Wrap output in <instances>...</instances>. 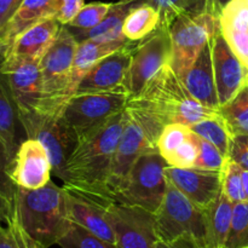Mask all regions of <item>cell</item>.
<instances>
[{"label": "cell", "mask_w": 248, "mask_h": 248, "mask_svg": "<svg viewBox=\"0 0 248 248\" xmlns=\"http://www.w3.org/2000/svg\"><path fill=\"white\" fill-rule=\"evenodd\" d=\"M84 5V0H53L52 17L62 26H67L79 14Z\"/></svg>", "instance_id": "39"}, {"label": "cell", "mask_w": 248, "mask_h": 248, "mask_svg": "<svg viewBox=\"0 0 248 248\" xmlns=\"http://www.w3.org/2000/svg\"><path fill=\"white\" fill-rule=\"evenodd\" d=\"M248 246V201L234 203L232 228L225 248Z\"/></svg>", "instance_id": "35"}, {"label": "cell", "mask_w": 248, "mask_h": 248, "mask_svg": "<svg viewBox=\"0 0 248 248\" xmlns=\"http://www.w3.org/2000/svg\"><path fill=\"white\" fill-rule=\"evenodd\" d=\"M1 62L2 51L0 50V143L11 162L21 143L18 138V126L22 127V125L9 82L1 72Z\"/></svg>", "instance_id": "21"}, {"label": "cell", "mask_w": 248, "mask_h": 248, "mask_svg": "<svg viewBox=\"0 0 248 248\" xmlns=\"http://www.w3.org/2000/svg\"><path fill=\"white\" fill-rule=\"evenodd\" d=\"M220 31L219 17L213 14L182 15L170 26L172 44L171 67L183 77L195 63L211 39Z\"/></svg>", "instance_id": "7"}, {"label": "cell", "mask_w": 248, "mask_h": 248, "mask_svg": "<svg viewBox=\"0 0 248 248\" xmlns=\"http://www.w3.org/2000/svg\"><path fill=\"white\" fill-rule=\"evenodd\" d=\"M150 150H157L140 121L125 108V125L114 155L109 188L118 203V195L138 157Z\"/></svg>", "instance_id": "13"}, {"label": "cell", "mask_w": 248, "mask_h": 248, "mask_svg": "<svg viewBox=\"0 0 248 248\" xmlns=\"http://www.w3.org/2000/svg\"><path fill=\"white\" fill-rule=\"evenodd\" d=\"M78 45L72 31L67 26L61 27L57 38L39 63L43 77V102L38 113L62 115Z\"/></svg>", "instance_id": "4"}, {"label": "cell", "mask_w": 248, "mask_h": 248, "mask_svg": "<svg viewBox=\"0 0 248 248\" xmlns=\"http://www.w3.org/2000/svg\"><path fill=\"white\" fill-rule=\"evenodd\" d=\"M234 202L220 191L219 196L203 210L206 228V248H225L232 228Z\"/></svg>", "instance_id": "23"}, {"label": "cell", "mask_w": 248, "mask_h": 248, "mask_svg": "<svg viewBox=\"0 0 248 248\" xmlns=\"http://www.w3.org/2000/svg\"><path fill=\"white\" fill-rule=\"evenodd\" d=\"M16 186L39 189L51 181L52 165L46 148L34 138L21 140L7 170Z\"/></svg>", "instance_id": "14"}, {"label": "cell", "mask_w": 248, "mask_h": 248, "mask_svg": "<svg viewBox=\"0 0 248 248\" xmlns=\"http://www.w3.org/2000/svg\"><path fill=\"white\" fill-rule=\"evenodd\" d=\"M222 190L234 203L246 201L241 167L230 159H228L227 165L222 170Z\"/></svg>", "instance_id": "36"}, {"label": "cell", "mask_w": 248, "mask_h": 248, "mask_svg": "<svg viewBox=\"0 0 248 248\" xmlns=\"http://www.w3.org/2000/svg\"><path fill=\"white\" fill-rule=\"evenodd\" d=\"M191 128L182 124H171L165 126L159 136L156 149L165 160L169 159L176 149H178L191 135Z\"/></svg>", "instance_id": "33"}, {"label": "cell", "mask_w": 248, "mask_h": 248, "mask_svg": "<svg viewBox=\"0 0 248 248\" xmlns=\"http://www.w3.org/2000/svg\"><path fill=\"white\" fill-rule=\"evenodd\" d=\"M172 44L170 28L157 27L136 45L125 80L128 98L142 91L164 65L171 63Z\"/></svg>", "instance_id": "9"}, {"label": "cell", "mask_w": 248, "mask_h": 248, "mask_svg": "<svg viewBox=\"0 0 248 248\" xmlns=\"http://www.w3.org/2000/svg\"><path fill=\"white\" fill-rule=\"evenodd\" d=\"M126 110L140 121L155 147L165 126L182 124L191 127L199 121L219 114L202 106L189 93L170 63L159 70L137 96L127 99Z\"/></svg>", "instance_id": "2"}, {"label": "cell", "mask_w": 248, "mask_h": 248, "mask_svg": "<svg viewBox=\"0 0 248 248\" xmlns=\"http://www.w3.org/2000/svg\"><path fill=\"white\" fill-rule=\"evenodd\" d=\"M229 159L248 171V136H232L229 147Z\"/></svg>", "instance_id": "40"}, {"label": "cell", "mask_w": 248, "mask_h": 248, "mask_svg": "<svg viewBox=\"0 0 248 248\" xmlns=\"http://www.w3.org/2000/svg\"><path fill=\"white\" fill-rule=\"evenodd\" d=\"M167 166L169 164L157 150L140 155L119 191L118 203L140 206L156 212L166 194Z\"/></svg>", "instance_id": "5"}, {"label": "cell", "mask_w": 248, "mask_h": 248, "mask_svg": "<svg viewBox=\"0 0 248 248\" xmlns=\"http://www.w3.org/2000/svg\"><path fill=\"white\" fill-rule=\"evenodd\" d=\"M166 177L196 207L206 210L222 191V171L167 166Z\"/></svg>", "instance_id": "17"}, {"label": "cell", "mask_w": 248, "mask_h": 248, "mask_svg": "<svg viewBox=\"0 0 248 248\" xmlns=\"http://www.w3.org/2000/svg\"><path fill=\"white\" fill-rule=\"evenodd\" d=\"M0 248H43L23 229L15 207L9 222L0 225Z\"/></svg>", "instance_id": "32"}, {"label": "cell", "mask_w": 248, "mask_h": 248, "mask_svg": "<svg viewBox=\"0 0 248 248\" xmlns=\"http://www.w3.org/2000/svg\"><path fill=\"white\" fill-rule=\"evenodd\" d=\"M155 224L159 240L173 242L179 239H191L206 247L203 211L196 207L170 181L164 200L155 212Z\"/></svg>", "instance_id": "6"}, {"label": "cell", "mask_w": 248, "mask_h": 248, "mask_svg": "<svg viewBox=\"0 0 248 248\" xmlns=\"http://www.w3.org/2000/svg\"><path fill=\"white\" fill-rule=\"evenodd\" d=\"M125 125V110L78 137L58 178L68 194L106 210L116 203L109 181Z\"/></svg>", "instance_id": "1"}, {"label": "cell", "mask_w": 248, "mask_h": 248, "mask_svg": "<svg viewBox=\"0 0 248 248\" xmlns=\"http://www.w3.org/2000/svg\"><path fill=\"white\" fill-rule=\"evenodd\" d=\"M247 84H248V79H247Z\"/></svg>", "instance_id": "48"}, {"label": "cell", "mask_w": 248, "mask_h": 248, "mask_svg": "<svg viewBox=\"0 0 248 248\" xmlns=\"http://www.w3.org/2000/svg\"><path fill=\"white\" fill-rule=\"evenodd\" d=\"M241 177H242V184H244L245 195H246V201H248V171L241 169Z\"/></svg>", "instance_id": "45"}, {"label": "cell", "mask_w": 248, "mask_h": 248, "mask_svg": "<svg viewBox=\"0 0 248 248\" xmlns=\"http://www.w3.org/2000/svg\"><path fill=\"white\" fill-rule=\"evenodd\" d=\"M137 0H120L111 4L110 10L104 17L103 21L94 28L90 31H80L70 29L77 38L78 43L82 40H94L102 43H111V41H130L124 36L123 26L126 16Z\"/></svg>", "instance_id": "24"}, {"label": "cell", "mask_w": 248, "mask_h": 248, "mask_svg": "<svg viewBox=\"0 0 248 248\" xmlns=\"http://www.w3.org/2000/svg\"><path fill=\"white\" fill-rule=\"evenodd\" d=\"M106 217L115 236L118 248H154L159 241L155 213L126 203H111Z\"/></svg>", "instance_id": "11"}, {"label": "cell", "mask_w": 248, "mask_h": 248, "mask_svg": "<svg viewBox=\"0 0 248 248\" xmlns=\"http://www.w3.org/2000/svg\"><path fill=\"white\" fill-rule=\"evenodd\" d=\"M242 248H248V246L247 247H242Z\"/></svg>", "instance_id": "47"}, {"label": "cell", "mask_w": 248, "mask_h": 248, "mask_svg": "<svg viewBox=\"0 0 248 248\" xmlns=\"http://www.w3.org/2000/svg\"><path fill=\"white\" fill-rule=\"evenodd\" d=\"M190 128L193 130V132H195L196 135L200 136L207 142L212 143L225 156L229 157L230 140H232V136L219 114L217 116H213V118L199 121Z\"/></svg>", "instance_id": "30"}, {"label": "cell", "mask_w": 248, "mask_h": 248, "mask_svg": "<svg viewBox=\"0 0 248 248\" xmlns=\"http://www.w3.org/2000/svg\"><path fill=\"white\" fill-rule=\"evenodd\" d=\"M149 4L160 14V26L170 28L172 22L182 15H217L216 0H137V4ZM219 17V16H218Z\"/></svg>", "instance_id": "27"}, {"label": "cell", "mask_w": 248, "mask_h": 248, "mask_svg": "<svg viewBox=\"0 0 248 248\" xmlns=\"http://www.w3.org/2000/svg\"><path fill=\"white\" fill-rule=\"evenodd\" d=\"M113 2H90L84 5L79 14L67 24L68 28L74 31H90L98 26L110 10Z\"/></svg>", "instance_id": "34"}, {"label": "cell", "mask_w": 248, "mask_h": 248, "mask_svg": "<svg viewBox=\"0 0 248 248\" xmlns=\"http://www.w3.org/2000/svg\"><path fill=\"white\" fill-rule=\"evenodd\" d=\"M68 215L72 222L81 225L104 241L115 245V236L106 217V210L68 194Z\"/></svg>", "instance_id": "26"}, {"label": "cell", "mask_w": 248, "mask_h": 248, "mask_svg": "<svg viewBox=\"0 0 248 248\" xmlns=\"http://www.w3.org/2000/svg\"><path fill=\"white\" fill-rule=\"evenodd\" d=\"M9 157L4 147L0 143V195L5 196L10 201H14L15 193H16V186L10 179L7 170H9Z\"/></svg>", "instance_id": "41"}, {"label": "cell", "mask_w": 248, "mask_h": 248, "mask_svg": "<svg viewBox=\"0 0 248 248\" xmlns=\"http://www.w3.org/2000/svg\"><path fill=\"white\" fill-rule=\"evenodd\" d=\"M193 131V130H191ZM199 136L191 132L190 137L173 152V154L166 160L170 166L179 167V169H189L194 167L199 155Z\"/></svg>", "instance_id": "38"}, {"label": "cell", "mask_w": 248, "mask_h": 248, "mask_svg": "<svg viewBox=\"0 0 248 248\" xmlns=\"http://www.w3.org/2000/svg\"><path fill=\"white\" fill-rule=\"evenodd\" d=\"M220 33L248 68V0H230L219 14Z\"/></svg>", "instance_id": "20"}, {"label": "cell", "mask_w": 248, "mask_h": 248, "mask_svg": "<svg viewBox=\"0 0 248 248\" xmlns=\"http://www.w3.org/2000/svg\"><path fill=\"white\" fill-rule=\"evenodd\" d=\"M159 26V11L149 4L136 2L124 22L123 34L127 40L140 41L156 31Z\"/></svg>", "instance_id": "28"}, {"label": "cell", "mask_w": 248, "mask_h": 248, "mask_svg": "<svg viewBox=\"0 0 248 248\" xmlns=\"http://www.w3.org/2000/svg\"><path fill=\"white\" fill-rule=\"evenodd\" d=\"M53 0H23L6 24L0 39V50L4 51L15 38L41 19L52 17Z\"/></svg>", "instance_id": "25"}, {"label": "cell", "mask_w": 248, "mask_h": 248, "mask_svg": "<svg viewBox=\"0 0 248 248\" xmlns=\"http://www.w3.org/2000/svg\"><path fill=\"white\" fill-rule=\"evenodd\" d=\"M57 245L61 248H118L72 220L58 239Z\"/></svg>", "instance_id": "31"}, {"label": "cell", "mask_w": 248, "mask_h": 248, "mask_svg": "<svg viewBox=\"0 0 248 248\" xmlns=\"http://www.w3.org/2000/svg\"><path fill=\"white\" fill-rule=\"evenodd\" d=\"M128 43L130 41H111V43H102V41L94 40L80 41L78 45L77 53H75L69 84L67 87V102L75 93L78 85L80 84L82 78L89 73V70L97 62L103 60L110 53L115 52L116 50Z\"/></svg>", "instance_id": "22"}, {"label": "cell", "mask_w": 248, "mask_h": 248, "mask_svg": "<svg viewBox=\"0 0 248 248\" xmlns=\"http://www.w3.org/2000/svg\"><path fill=\"white\" fill-rule=\"evenodd\" d=\"M23 0H0V39L4 29Z\"/></svg>", "instance_id": "42"}, {"label": "cell", "mask_w": 248, "mask_h": 248, "mask_svg": "<svg viewBox=\"0 0 248 248\" xmlns=\"http://www.w3.org/2000/svg\"><path fill=\"white\" fill-rule=\"evenodd\" d=\"M62 24L53 17L41 19L19 34L2 51L5 58L14 60L39 61L47 52L50 46L57 38Z\"/></svg>", "instance_id": "18"}, {"label": "cell", "mask_w": 248, "mask_h": 248, "mask_svg": "<svg viewBox=\"0 0 248 248\" xmlns=\"http://www.w3.org/2000/svg\"><path fill=\"white\" fill-rule=\"evenodd\" d=\"M212 62L219 104L228 103L247 85L248 68L218 31L212 39Z\"/></svg>", "instance_id": "16"}, {"label": "cell", "mask_w": 248, "mask_h": 248, "mask_svg": "<svg viewBox=\"0 0 248 248\" xmlns=\"http://www.w3.org/2000/svg\"><path fill=\"white\" fill-rule=\"evenodd\" d=\"M154 248H206L199 242L194 241L191 239H179L173 242H165L159 240Z\"/></svg>", "instance_id": "43"}, {"label": "cell", "mask_w": 248, "mask_h": 248, "mask_svg": "<svg viewBox=\"0 0 248 248\" xmlns=\"http://www.w3.org/2000/svg\"><path fill=\"white\" fill-rule=\"evenodd\" d=\"M26 138L39 140L47 150L52 174L58 178L65 161L74 150L78 135L63 120L62 115L35 113L19 118Z\"/></svg>", "instance_id": "8"}, {"label": "cell", "mask_w": 248, "mask_h": 248, "mask_svg": "<svg viewBox=\"0 0 248 248\" xmlns=\"http://www.w3.org/2000/svg\"><path fill=\"white\" fill-rule=\"evenodd\" d=\"M14 207L27 234L43 248L57 245L70 223L68 193L51 181L39 189L16 186Z\"/></svg>", "instance_id": "3"}, {"label": "cell", "mask_w": 248, "mask_h": 248, "mask_svg": "<svg viewBox=\"0 0 248 248\" xmlns=\"http://www.w3.org/2000/svg\"><path fill=\"white\" fill-rule=\"evenodd\" d=\"M14 212V201H10L5 196L0 195V225H4L9 222Z\"/></svg>", "instance_id": "44"}, {"label": "cell", "mask_w": 248, "mask_h": 248, "mask_svg": "<svg viewBox=\"0 0 248 248\" xmlns=\"http://www.w3.org/2000/svg\"><path fill=\"white\" fill-rule=\"evenodd\" d=\"M39 61L14 60L2 56L1 72L16 102L18 118L38 111L43 102V77Z\"/></svg>", "instance_id": "12"}, {"label": "cell", "mask_w": 248, "mask_h": 248, "mask_svg": "<svg viewBox=\"0 0 248 248\" xmlns=\"http://www.w3.org/2000/svg\"><path fill=\"white\" fill-rule=\"evenodd\" d=\"M230 0H216V10H217V15L219 16L220 11H222L223 7L229 2Z\"/></svg>", "instance_id": "46"}, {"label": "cell", "mask_w": 248, "mask_h": 248, "mask_svg": "<svg viewBox=\"0 0 248 248\" xmlns=\"http://www.w3.org/2000/svg\"><path fill=\"white\" fill-rule=\"evenodd\" d=\"M138 41H130L97 62L78 85L75 93H99V92L124 91L125 80L130 68L131 57ZM127 93V92H126Z\"/></svg>", "instance_id": "15"}, {"label": "cell", "mask_w": 248, "mask_h": 248, "mask_svg": "<svg viewBox=\"0 0 248 248\" xmlns=\"http://www.w3.org/2000/svg\"><path fill=\"white\" fill-rule=\"evenodd\" d=\"M213 39V38H212ZM212 39L203 47L198 60L181 78L189 93L207 108L218 110L220 107L216 87L212 62Z\"/></svg>", "instance_id": "19"}, {"label": "cell", "mask_w": 248, "mask_h": 248, "mask_svg": "<svg viewBox=\"0 0 248 248\" xmlns=\"http://www.w3.org/2000/svg\"><path fill=\"white\" fill-rule=\"evenodd\" d=\"M232 136H248V84L228 103L218 109Z\"/></svg>", "instance_id": "29"}, {"label": "cell", "mask_w": 248, "mask_h": 248, "mask_svg": "<svg viewBox=\"0 0 248 248\" xmlns=\"http://www.w3.org/2000/svg\"><path fill=\"white\" fill-rule=\"evenodd\" d=\"M127 99L124 91L74 93L65 103L62 118L79 137L125 110Z\"/></svg>", "instance_id": "10"}, {"label": "cell", "mask_w": 248, "mask_h": 248, "mask_svg": "<svg viewBox=\"0 0 248 248\" xmlns=\"http://www.w3.org/2000/svg\"><path fill=\"white\" fill-rule=\"evenodd\" d=\"M199 155L194 167L208 170V171H222L227 165L229 157L225 156L217 147L199 136Z\"/></svg>", "instance_id": "37"}]
</instances>
